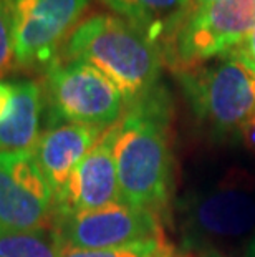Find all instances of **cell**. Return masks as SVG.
Returning a JSON list of instances; mask_svg holds the SVG:
<instances>
[{
	"mask_svg": "<svg viewBox=\"0 0 255 257\" xmlns=\"http://www.w3.org/2000/svg\"><path fill=\"white\" fill-rule=\"evenodd\" d=\"M63 245L73 249H111L162 239L157 214L124 202L68 216H53Z\"/></svg>",
	"mask_w": 255,
	"mask_h": 257,
	"instance_id": "cell-7",
	"label": "cell"
},
{
	"mask_svg": "<svg viewBox=\"0 0 255 257\" xmlns=\"http://www.w3.org/2000/svg\"><path fill=\"white\" fill-rule=\"evenodd\" d=\"M238 133L242 136L243 146L255 156V114L242 124V128L238 130Z\"/></svg>",
	"mask_w": 255,
	"mask_h": 257,
	"instance_id": "cell-18",
	"label": "cell"
},
{
	"mask_svg": "<svg viewBox=\"0 0 255 257\" xmlns=\"http://www.w3.org/2000/svg\"><path fill=\"white\" fill-rule=\"evenodd\" d=\"M55 224L29 231H0V257H62Z\"/></svg>",
	"mask_w": 255,
	"mask_h": 257,
	"instance_id": "cell-14",
	"label": "cell"
},
{
	"mask_svg": "<svg viewBox=\"0 0 255 257\" xmlns=\"http://www.w3.org/2000/svg\"><path fill=\"white\" fill-rule=\"evenodd\" d=\"M7 111L0 118V151L34 153L40 140L43 88L34 80L12 83Z\"/></svg>",
	"mask_w": 255,
	"mask_h": 257,
	"instance_id": "cell-13",
	"label": "cell"
},
{
	"mask_svg": "<svg viewBox=\"0 0 255 257\" xmlns=\"http://www.w3.org/2000/svg\"><path fill=\"white\" fill-rule=\"evenodd\" d=\"M212 2H217V0H192V10L199 9V7H204V5H209Z\"/></svg>",
	"mask_w": 255,
	"mask_h": 257,
	"instance_id": "cell-21",
	"label": "cell"
},
{
	"mask_svg": "<svg viewBox=\"0 0 255 257\" xmlns=\"http://www.w3.org/2000/svg\"><path fill=\"white\" fill-rule=\"evenodd\" d=\"M63 58L83 62L105 75L126 108L159 91L161 52L119 15L98 14L78 24L65 42Z\"/></svg>",
	"mask_w": 255,
	"mask_h": 257,
	"instance_id": "cell-2",
	"label": "cell"
},
{
	"mask_svg": "<svg viewBox=\"0 0 255 257\" xmlns=\"http://www.w3.org/2000/svg\"><path fill=\"white\" fill-rule=\"evenodd\" d=\"M53 222V191L34 153L0 151V231H29Z\"/></svg>",
	"mask_w": 255,
	"mask_h": 257,
	"instance_id": "cell-8",
	"label": "cell"
},
{
	"mask_svg": "<svg viewBox=\"0 0 255 257\" xmlns=\"http://www.w3.org/2000/svg\"><path fill=\"white\" fill-rule=\"evenodd\" d=\"M17 67H48L90 0H12Z\"/></svg>",
	"mask_w": 255,
	"mask_h": 257,
	"instance_id": "cell-6",
	"label": "cell"
},
{
	"mask_svg": "<svg viewBox=\"0 0 255 257\" xmlns=\"http://www.w3.org/2000/svg\"><path fill=\"white\" fill-rule=\"evenodd\" d=\"M43 101L48 123H80L108 128L124 114L118 88L98 70L77 60L57 58L47 67Z\"/></svg>",
	"mask_w": 255,
	"mask_h": 257,
	"instance_id": "cell-3",
	"label": "cell"
},
{
	"mask_svg": "<svg viewBox=\"0 0 255 257\" xmlns=\"http://www.w3.org/2000/svg\"><path fill=\"white\" fill-rule=\"evenodd\" d=\"M255 30V0H217L194 9L162 58L177 70L227 55Z\"/></svg>",
	"mask_w": 255,
	"mask_h": 257,
	"instance_id": "cell-5",
	"label": "cell"
},
{
	"mask_svg": "<svg viewBox=\"0 0 255 257\" xmlns=\"http://www.w3.org/2000/svg\"><path fill=\"white\" fill-rule=\"evenodd\" d=\"M115 124L108 126L95 146L70 174L53 198V216H68L119 202L118 173L113 153Z\"/></svg>",
	"mask_w": 255,
	"mask_h": 257,
	"instance_id": "cell-10",
	"label": "cell"
},
{
	"mask_svg": "<svg viewBox=\"0 0 255 257\" xmlns=\"http://www.w3.org/2000/svg\"><path fill=\"white\" fill-rule=\"evenodd\" d=\"M247 257H255V232L252 237L248 239V247H247Z\"/></svg>",
	"mask_w": 255,
	"mask_h": 257,
	"instance_id": "cell-20",
	"label": "cell"
},
{
	"mask_svg": "<svg viewBox=\"0 0 255 257\" xmlns=\"http://www.w3.org/2000/svg\"><path fill=\"white\" fill-rule=\"evenodd\" d=\"M186 232L196 242L252 237L255 189L240 179H230L199 191L187 202Z\"/></svg>",
	"mask_w": 255,
	"mask_h": 257,
	"instance_id": "cell-9",
	"label": "cell"
},
{
	"mask_svg": "<svg viewBox=\"0 0 255 257\" xmlns=\"http://www.w3.org/2000/svg\"><path fill=\"white\" fill-rule=\"evenodd\" d=\"M134 25L164 55L192 12V0H101Z\"/></svg>",
	"mask_w": 255,
	"mask_h": 257,
	"instance_id": "cell-12",
	"label": "cell"
},
{
	"mask_svg": "<svg viewBox=\"0 0 255 257\" xmlns=\"http://www.w3.org/2000/svg\"><path fill=\"white\" fill-rule=\"evenodd\" d=\"M105 130L80 123H58L40 135L34 155L53 191V198L62 191L73 169L88 155Z\"/></svg>",
	"mask_w": 255,
	"mask_h": 257,
	"instance_id": "cell-11",
	"label": "cell"
},
{
	"mask_svg": "<svg viewBox=\"0 0 255 257\" xmlns=\"http://www.w3.org/2000/svg\"><path fill=\"white\" fill-rule=\"evenodd\" d=\"M179 78L192 111L217 133L238 131L255 114V72L235 57L181 70Z\"/></svg>",
	"mask_w": 255,
	"mask_h": 257,
	"instance_id": "cell-4",
	"label": "cell"
},
{
	"mask_svg": "<svg viewBox=\"0 0 255 257\" xmlns=\"http://www.w3.org/2000/svg\"><path fill=\"white\" fill-rule=\"evenodd\" d=\"M162 93L126 108L115 123V153L119 201L154 214L167 206L172 183V156L166 136Z\"/></svg>",
	"mask_w": 255,
	"mask_h": 257,
	"instance_id": "cell-1",
	"label": "cell"
},
{
	"mask_svg": "<svg viewBox=\"0 0 255 257\" xmlns=\"http://www.w3.org/2000/svg\"><path fill=\"white\" fill-rule=\"evenodd\" d=\"M227 55L235 57L237 60H240L243 65H247L252 72H255V30L243 38L238 45L232 48Z\"/></svg>",
	"mask_w": 255,
	"mask_h": 257,
	"instance_id": "cell-17",
	"label": "cell"
},
{
	"mask_svg": "<svg viewBox=\"0 0 255 257\" xmlns=\"http://www.w3.org/2000/svg\"><path fill=\"white\" fill-rule=\"evenodd\" d=\"M17 67L14 38V2L0 0V78Z\"/></svg>",
	"mask_w": 255,
	"mask_h": 257,
	"instance_id": "cell-16",
	"label": "cell"
},
{
	"mask_svg": "<svg viewBox=\"0 0 255 257\" xmlns=\"http://www.w3.org/2000/svg\"><path fill=\"white\" fill-rule=\"evenodd\" d=\"M202 257H234V255L222 252V250H219V249H209L207 252L202 254Z\"/></svg>",
	"mask_w": 255,
	"mask_h": 257,
	"instance_id": "cell-19",
	"label": "cell"
},
{
	"mask_svg": "<svg viewBox=\"0 0 255 257\" xmlns=\"http://www.w3.org/2000/svg\"><path fill=\"white\" fill-rule=\"evenodd\" d=\"M62 257H179L164 237L111 249H73L63 245Z\"/></svg>",
	"mask_w": 255,
	"mask_h": 257,
	"instance_id": "cell-15",
	"label": "cell"
}]
</instances>
